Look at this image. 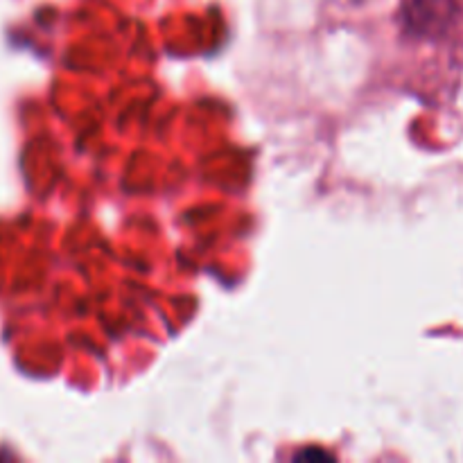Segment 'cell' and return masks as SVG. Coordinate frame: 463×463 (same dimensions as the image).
Returning <instances> with one entry per match:
<instances>
[]
</instances>
